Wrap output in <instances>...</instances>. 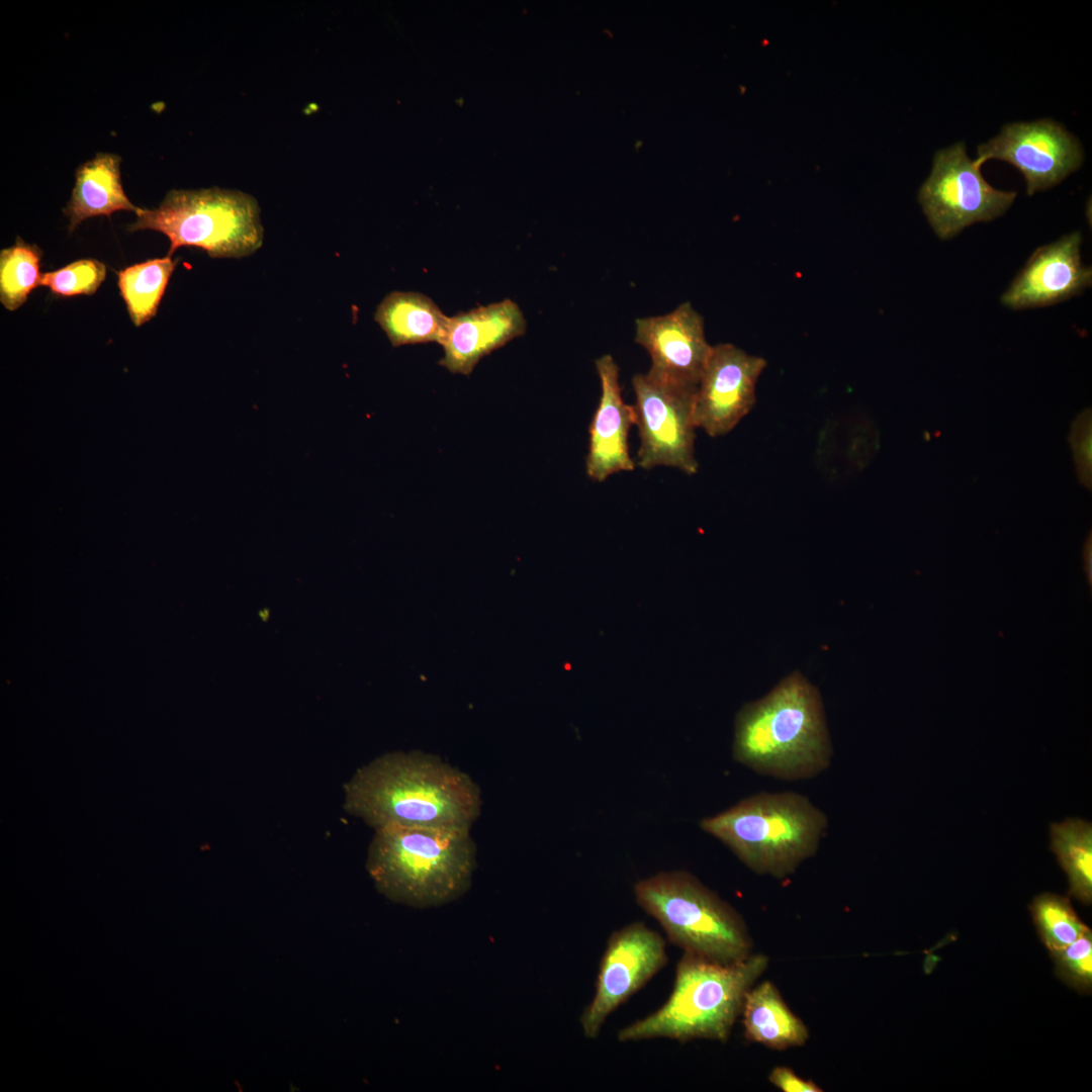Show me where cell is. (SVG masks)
Instances as JSON below:
<instances>
[{
  "label": "cell",
  "instance_id": "24",
  "mask_svg": "<svg viewBox=\"0 0 1092 1092\" xmlns=\"http://www.w3.org/2000/svg\"><path fill=\"white\" fill-rule=\"evenodd\" d=\"M106 267L95 259H82L41 274L39 285L57 296L92 295L104 281Z\"/></svg>",
  "mask_w": 1092,
  "mask_h": 1092
},
{
  "label": "cell",
  "instance_id": "14",
  "mask_svg": "<svg viewBox=\"0 0 1092 1092\" xmlns=\"http://www.w3.org/2000/svg\"><path fill=\"white\" fill-rule=\"evenodd\" d=\"M1082 236L1074 232L1037 248L1001 296L1012 309L1053 305L1083 292L1092 271L1080 256Z\"/></svg>",
  "mask_w": 1092,
  "mask_h": 1092
},
{
  "label": "cell",
  "instance_id": "9",
  "mask_svg": "<svg viewBox=\"0 0 1092 1092\" xmlns=\"http://www.w3.org/2000/svg\"><path fill=\"white\" fill-rule=\"evenodd\" d=\"M981 165L972 161L964 143L939 150L918 201L934 233L942 240L979 221L1002 215L1016 192L993 188L983 178Z\"/></svg>",
  "mask_w": 1092,
  "mask_h": 1092
},
{
  "label": "cell",
  "instance_id": "1",
  "mask_svg": "<svg viewBox=\"0 0 1092 1092\" xmlns=\"http://www.w3.org/2000/svg\"><path fill=\"white\" fill-rule=\"evenodd\" d=\"M481 804L468 775L416 751L378 756L344 786L345 811L374 830L391 824L470 828Z\"/></svg>",
  "mask_w": 1092,
  "mask_h": 1092
},
{
  "label": "cell",
  "instance_id": "10",
  "mask_svg": "<svg viewBox=\"0 0 1092 1092\" xmlns=\"http://www.w3.org/2000/svg\"><path fill=\"white\" fill-rule=\"evenodd\" d=\"M664 938L635 921L608 938L599 965L595 994L579 1023L586 1038H597L609 1016L641 990L667 964Z\"/></svg>",
  "mask_w": 1092,
  "mask_h": 1092
},
{
  "label": "cell",
  "instance_id": "23",
  "mask_svg": "<svg viewBox=\"0 0 1092 1092\" xmlns=\"http://www.w3.org/2000/svg\"><path fill=\"white\" fill-rule=\"evenodd\" d=\"M41 252L17 238L15 244L0 252V301L8 310H15L27 299L40 282Z\"/></svg>",
  "mask_w": 1092,
  "mask_h": 1092
},
{
  "label": "cell",
  "instance_id": "19",
  "mask_svg": "<svg viewBox=\"0 0 1092 1092\" xmlns=\"http://www.w3.org/2000/svg\"><path fill=\"white\" fill-rule=\"evenodd\" d=\"M374 318L394 347L446 339L449 316L427 295L393 291L377 306Z\"/></svg>",
  "mask_w": 1092,
  "mask_h": 1092
},
{
  "label": "cell",
  "instance_id": "2",
  "mask_svg": "<svg viewBox=\"0 0 1092 1092\" xmlns=\"http://www.w3.org/2000/svg\"><path fill=\"white\" fill-rule=\"evenodd\" d=\"M734 759L779 780L813 778L831 761L832 745L818 690L799 671L737 713Z\"/></svg>",
  "mask_w": 1092,
  "mask_h": 1092
},
{
  "label": "cell",
  "instance_id": "18",
  "mask_svg": "<svg viewBox=\"0 0 1092 1092\" xmlns=\"http://www.w3.org/2000/svg\"><path fill=\"white\" fill-rule=\"evenodd\" d=\"M741 1015L745 1037L768 1049L797 1048L809 1038L807 1026L792 1012L770 981L750 988Z\"/></svg>",
  "mask_w": 1092,
  "mask_h": 1092
},
{
  "label": "cell",
  "instance_id": "12",
  "mask_svg": "<svg viewBox=\"0 0 1092 1092\" xmlns=\"http://www.w3.org/2000/svg\"><path fill=\"white\" fill-rule=\"evenodd\" d=\"M766 364L733 344L713 346L696 388V427L710 437L731 432L754 406L756 383Z\"/></svg>",
  "mask_w": 1092,
  "mask_h": 1092
},
{
  "label": "cell",
  "instance_id": "8",
  "mask_svg": "<svg viewBox=\"0 0 1092 1092\" xmlns=\"http://www.w3.org/2000/svg\"><path fill=\"white\" fill-rule=\"evenodd\" d=\"M633 405L640 447L636 463L640 468H677L693 475L698 471L695 457V386L658 378L649 372L632 378Z\"/></svg>",
  "mask_w": 1092,
  "mask_h": 1092
},
{
  "label": "cell",
  "instance_id": "21",
  "mask_svg": "<svg viewBox=\"0 0 1092 1092\" xmlns=\"http://www.w3.org/2000/svg\"><path fill=\"white\" fill-rule=\"evenodd\" d=\"M176 261L171 256L147 260L117 272V284L135 327L157 313Z\"/></svg>",
  "mask_w": 1092,
  "mask_h": 1092
},
{
  "label": "cell",
  "instance_id": "3",
  "mask_svg": "<svg viewBox=\"0 0 1092 1092\" xmlns=\"http://www.w3.org/2000/svg\"><path fill=\"white\" fill-rule=\"evenodd\" d=\"M476 866L470 828L391 824L375 829L366 869L379 893L417 908L446 904L469 888Z\"/></svg>",
  "mask_w": 1092,
  "mask_h": 1092
},
{
  "label": "cell",
  "instance_id": "17",
  "mask_svg": "<svg viewBox=\"0 0 1092 1092\" xmlns=\"http://www.w3.org/2000/svg\"><path fill=\"white\" fill-rule=\"evenodd\" d=\"M120 162L118 155L98 153L78 167L71 198L63 209L70 232L89 217L109 216L118 210L139 211L123 190Z\"/></svg>",
  "mask_w": 1092,
  "mask_h": 1092
},
{
  "label": "cell",
  "instance_id": "25",
  "mask_svg": "<svg viewBox=\"0 0 1092 1092\" xmlns=\"http://www.w3.org/2000/svg\"><path fill=\"white\" fill-rule=\"evenodd\" d=\"M1056 976L1073 990L1090 994L1092 990V932L1085 931L1065 948L1050 953Z\"/></svg>",
  "mask_w": 1092,
  "mask_h": 1092
},
{
  "label": "cell",
  "instance_id": "13",
  "mask_svg": "<svg viewBox=\"0 0 1092 1092\" xmlns=\"http://www.w3.org/2000/svg\"><path fill=\"white\" fill-rule=\"evenodd\" d=\"M635 342L650 355L649 373L681 385L697 387L710 356L704 318L690 302L657 316L637 318Z\"/></svg>",
  "mask_w": 1092,
  "mask_h": 1092
},
{
  "label": "cell",
  "instance_id": "4",
  "mask_svg": "<svg viewBox=\"0 0 1092 1092\" xmlns=\"http://www.w3.org/2000/svg\"><path fill=\"white\" fill-rule=\"evenodd\" d=\"M767 966L768 958L762 953L752 952L739 962L722 965L684 952L667 1000L654 1012L621 1028L617 1039L725 1042L741 1015L747 992Z\"/></svg>",
  "mask_w": 1092,
  "mask_h": 1092
},
{
  "label": "cell",
  "instance_id": "26",
  "mask_svg": "<svg viewBox=\"0 0 1092 1092\" xmlns=\"http://www.w3.org/2000/svg\"><path fill=\"white\" fill-rule=\"evenodd\" d=\"M1071 443L1083 484H1091V413L1083 412L1073 424Z\"/></svg>",
  "mask_w": 1092,
  "mask_h": 1092
},
{
  "label": "cell",
  "instance_id": "28",
  "mask_svg": "<svg viewBox=\"0 0 1092 1092\" xmlns=\"http://www.w3.org/2000/svg\"><path fill=\"white\" fill-rule=\"evenodd\" d=\"M1091 552H1092L1091 551V536H1089V539L1087 540V542L1085 544V548H1084L1085 567H1086L1087 576L1089 577V583H1091V573H1092V568H1091V565H1092V563H1091L1092 553Z\"/></svg>",
  "mask_w": 1092,
  "mask_h": 1092
},
{
  "label": "cell",
  "instance_id": "5",
  "mask_svg": "<svg viewBox=\"0 0 1092 1092\" xmlns=\"http://www.w3.org/2000/svg\"><path fill=\"white\" fill-rule=\"evenodd\" d=\"M700 827L754 873L783 879L815 855L828 819L804 795L762 792L702 819Z\"/></svg>",
  "mask_w": 1092,
  "mask_h": 1092
},
{
  "label": "cell",
  "instance_id": "15",
  "mask_svg": "<svg viewBox=\"0 0 1092 1092\" xmlns=\"http://www.w3.org/2000/svg\"><path fill=\"white\" fill-rule=\"evenodd\" d=\"M601 381V398L589 424L587 476L598 482L621 471H632L635 462L628 447V434L635 422L633 405L621 394L619 367L614 358L603 355L596 361Z\"/></svg>",
  "mask_w": 1092,
  "mask_h": 1092
},
{
  "label": "cell",
  "instance_id": "22",
  "mask_svg": "<svg viewBox=\"0 0 1092 1092\" xmlns=\"http://www.w3.org/2000/svg\"><path fill=\"white\" fill-rule=\"evenodd\" d=\"M1028 908L1038 937L1050 953L1065 948L1090 929L1068 897L1041 893L1032 899Z\"/></svg>",
  "mask_w": 1092,
  "mask_h": 1092
},
{
  "label": "cell",
  "instance_id": "6",
  "mask_svg": "<svg viewBox=\"0 0 1092 1092\" xmlns=\"http://www.w3.org/2000/svg\"><path fill=\"white\" fill-rule=\"evenodd\" d=\"M637 904L684 952L728 965L752 953L739 912L686 871L661 872L634 885Z\"/></svg>",
  "mask_w": 1092,
  "mask_h": 1092
},
{
  "label": "cell",
  "instance_id": "27",
  "mask_svg": "<svg viewBox=\"0 0 1092 1092\" xmlns=\"http://www.w3.org/2000/svg\"><path fill=\"white\" fill-rule=\"evenodd\" d=\"M768 1080L784 1092H820L822 1089L812 1080H806L798 1076L788 1067L775 1068Z\"/></svg>",
  "mask_w": 1092,
  "mask_h": 1092
},
{
  "label": "cell",
  "instance_id": "20",
  "mask_svg": "<svg viewBox=\"0 0 1092 1092\" xmlns=\"http://www.w3.org/2000/svg\"><path fill=\"white\" fill-rule=\"evenodd\" d=\"M1051 850L1066 873L1068 895L1084 905L1092 902V825L1079 818H1068L1050 826Z\"/></svg>",
  "mask_w": 1092,
  "mask_h": 1092
},
{
  "label": "cell",
  "instance_id": "11",
  "mask_svg": "<svg viewBox=\"0 0 1092 1092\" xmlns=\"http://www.w3.org/2000/svg\"><path fill=\"white\" fill-rule=\"evenodd\" d=\"M1083 150L1075 135L1052 119L1005 124L1000 133L978 147L982 166L990 159L1006 161L1025 178L1027 194L1046 190L1078 170Z\"/></svg>",
  "mask_w": 1092,
  "mask_h": 1092
},
{
  "label": "cell",
  "instance_id": "16",
  "mask_svg": "<svg viewBox=\"0 0 1092 1092\" xmlns=\"http://www.w3.org/2000/svg\"><path fill=\"white\" fill-rule=\"evenodd\" d=\"M526 327L523 311L510 298L459 312L449 318L439 364L469 375L482 357L523 336Z\"/></svg>",
  "mask_w": 1092,
  "mask_h": 1092
},
{
  "label": "cell",
  "instance_id": "7",
  "mask_svg": "<svg viewBox=\"0 0 1092 1092\" xmlns=\"http://www.w3.org/2000/svg\"><path fill=\"white\" fill-rule=\"evenodd\" d=\"M129 232L152 230L170 240L171 256L180 247H196L212 258H242L263 243L257 200L242 191L217 187L171 190L157 208H140Z\"/></svg>",
  "mask_w": 1092,
  "mask_h": 1092
}]
</instances>
